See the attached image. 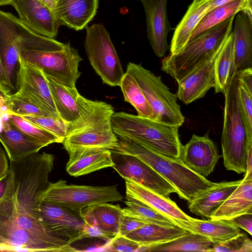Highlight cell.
<instances>
[{
  "label": "cell",
  "instance_id": "obj_56",
  "mask_svg": "<svg viewBox=\"0 0 252 252\" xmlns=\"http://www.w3.org/2000/svg\"><path fill=\"white\" fill-rule=\"evenodd\" d=\"M56 1V2L57 1V0H55Z\"/></svg>",
  "mask_w": 252,
  "mask_h": 252
},
{
  "label": "cell",
  "instance_id": "obj_7",
  "mask_svg": "<svg viewBox=\"0 0 252 252\" xmlns=\"http://www.w3.org/2000/svg\"><path fill=\"white\" fill-rule=\"evenodd\" d=\"M85 29L84 46L92 66L103 84L120 86L125 73L109 32L100 24Z\"/></svg>",
  "mask_w": 252,
  "mask_h": 252
},
{
  "label": "cell",
  "instance_id": "obj_53",
  "mask_svg": "<svg viewBox=\"0 0 252 252\" xmlns=\"http://www.w3.org/2000/svg\"><path fill=\"white\" fill-rule=\"evenodd\" d=\"M15 0H0V6L10 5L11 3Z\"/></svg>",
  "mask_w": 252,
  "mask_h": 252
},
{
  "label": "cell",
  "instance_id": "obj_30",
  "mask_svg": "<svg viewBox=\"0 0 252 252\" xmlns=\"http://www.w3.org/2000/svg\"><path fill=\"white\" fill-rule=\"evenodd\" d=\"M45 77L59 116L66 124L77 120L80 116V108L77 101L79 93L76 88L67 87Z\"/></svg>",
  "mask_w": 252,
  "mask_h": 252
},
{
  "label": "cell",
  "instance_id": "obj_42",
  "mask_svg": "<svg viewBox=\"0 0 252 252\" xmlns=\"http://www.w3.org/2000/svg\"><path fill=\"white\" fill-rule=\"evenodd\" d=\"M106 247L108 251L119 252H141L142 248L136 242L117 234L109 240Z\"/></svg>",
  "mask_w": 252,
  "mask_h": 252
},
{
  "label": "cell",
  "instance_id": "obj_18",
  "mask_svg": "<svg viewBox=\"0 0 252 252\" xmlns=\"http://www.w3.org/2000/svg\"><path fill=\"white\" fill-rule=\"evenodd\" d=\"M220 52L197 66L178 83V90L176 94L184 103L187 105L203 97L211 88L214 87L215 64Z\"/></svg>",
  "mask_w": 252,
  "mask_h": 252
},
{
  "label": "cell",
  "instance_id": "obj_36",
  "mask_svg": "<svg viewBox=\"0 0 252 252\" xmlns=\"http://www.w3.org/2000/svg\"><path fill=\"white\" fill-rule=\"evenodd\" d=\"M5 105L10 114L20 116L55 117L44 110L34 99L19 90L14 94L7 95Z\"/></svg>",
  "mask_w": 252,
  "mask_h": 252
},
{
  "label": "cell",
  "instance_id": "obj_57",
  "mask_svg": "<svg viewBox=\"0 0 252 252\" xmlns=\"http://www.w3.org/2000/svg\"><path fill=\"white\" fill-rule=\"evenodd\" d=\"M140 0V1H141L142 0Z\"/></svg>",
  "mask_w": 252,
  "mask_h": 252
},
{
  "label": "cell",
  "instance_id": "obj_37",
  "mask_svg": "<svg viewBox=\"0 0 252 252\" xmlns=\"http://www.w3.org/2000/svg\"><path fill=\"white\" fill-rule=\"evenodd\" d=\"M7 120L23 133L44 147L54 143H62L58 137L50 132L26 120L20 116L9 114L7 115Z\"/></svg>",
  "mask_w": 252,
  "mask_h": 252
},
{
  "label": "cell",
  "instance_id": "obj_22",
  "mask_svg": "<svg viewBox=\"0 0 252 252\" xmlns=\"http://www.w3.org/2000/svg\"><path fill=\"white\" fill-rule=\"evenodd\" d=\"M242 180L214 183L210 188L199 193L189 202V209L193 214L211 219L217 210L234 191Z\"/></svg>",
  "mask_w": 252,
  "mask_h": 252
},
{
  "label": "cell",
  "instance_id": "obj_48",
  "mask_svg": "<svg viewBox=\"0 0 252 252\" xmlns=\"http://www.w3.org/2000/svg\"><path fill=\"white\" fill-rule=\"evenodd\" d=\"M10 114L5 104H0V131L1 130L3 122L7 119V115Z\"/></svg>",
  "mask_w": 252,
  "mask_h": 252
},
{
  "label": "cell",
  "instance_id": "obj_44",
  "mask_svg": "<svg viewBox=\"0 0 252 252\" xmlns=\"http://www.w3.org/2000/svg\"><path fill=\"white\" fill-rule=\"evenodd\" d=\"M228 220L239 228L245 230L251 235H252V214H243L233 217Z\"/></svg>",
  "mask_w": 252,
  "mask_h": 252
},
{
  "label": "cell",
  "instance_id": "obj_50",
  "mask_svg": "<svg viewBox=\"0 0 252 252\" xmlns=\"http://www.w3.org/2000/svg\"><path fill=\"white\" fill-rule=\"evenodd\" d=\"M242 12H244L249 20L252 22V0H245Z\"/></svg>",
  "mask_w": 252,
  "mask_h": 252
},
{
  "label": "cell",
  "instance_id": "obj_13",
  "mask_svg": "<svg viewBox=\"0 0 252 252\" xmlns=\"http://www.w3.org/2000/svg\"><path fill=\"white\" fill-rule=\"evenodd\" d=\"M16 82L19 90L34 99L44 110L54 116L60 117L42 70L20 56Z\"/></svg>",
  "mask_w": 252,
  "mask_h": 252
},
{
  "label": "cell",
  "instance_id": "obj_43",
  "mask_svg": "<svg viewBox=\"0 0 252 252\" xmlns=\"http://www.w3.org/2000/svg\"><path fill=\"white\" fill-rule=\"evenodd\" d=\"M114 236L102 230L94 225H87L84 223V227L81 234V240L86 238H99L110 240Z\"/></svg>",
  "mask_w": 252,
  "mask_h": 252
},
{
  "label": "cell",
  "instance_id": "obj_41",
  "mask_svg": "<svg viewBox=\"0 0 252 252\" xmlns=\"http://www.w3.org/2000/svg\"><path fill=\"white\" fill-rule=\"evenodd\" d=\"M146 223H149L133 214L127 207L124 208L120 214L117 235L125 236Z\"/></svg>",
  "mask_w": 252,
  "mask_h": 252
},
{
  "label": "cell",
  "instance_id": "obj_55",
  "mask_svg": "<svg viewBox=\"0 0 252 252\" xmlns=\"http://www.w3.org/2000/svg\"><path fill=\"white\" fill-rule=\"evenodd\" d=\"M0 246H5V247H7V248L9 249V250H10H10L9 248V247H8L6 246V244L5 243V242H4L3 241V240H2L1 238H0Z\"/></svg>",
  "mask_w": 252,
  "mask_h": 252
},
{
  "label": "cell",
  "instance_id": "obj_15",
  "mask_svg": "<svg viewBox=\"0 0 252 252\" xmlns=\"http://www.w3.org/2000/svg\"><path fill=\"white\" fill-rule=\"evenodd\" d=\"M145 16L147 37L155 54L165 56L170 48L167 43L168 32L174 30L167 18V0H142Z\"/></svg>",
  "mask_w": 252,
  "mask_h": 252
},
{
  "label": "cell",
  "instance_id": "obj_20",
  "mask_svg": "<svg viewBox=\"0 0 252 252\" xmlns=\"http://www.w3.org/2000/svg\"><path fill=\"white\" fill-rule=\"evenodd\" d=\"M98 0H57L55 14L60 25L82 30L97 12Z\"/></svg>",
  "mask_w": 252,
  "mask_h": 252
},
{
  "label": "cell",
  "instance_id": "obj_23",
  "mask_svg": "<svg viewBox=\"0 0 252 252\" xmlns=\"http://www.w3.org/2000/svg\"><path fill=\"white\" fill-rule=\"evenodd\" d=\"M238 13L232 31L234 46L230 75L235 71L252 68V22L244 12Z\"/></svg>",
  "mask_w": 252,
  "mask_h": 252
},
{
  "label": "cell",
  "instance_id": "obj_27",
  "mask_svg": "<svg viewBox=\"0 0 252 252\" xmlns=\"http://www.w3.org/2000/svg\"><path fill=\"white\" fill-rule=\"evenodd\" d=\"M188 232L177 225L149 223L125 236L139 244L142 247L141 251H146L150 247L172 241Z\"/></svg>",
  "mask_w": 252,
  "mask_h": 252
},
{
  "label": "cell",
  "instance_id": "obj_16",
  "mask_svg": "<svg viewBox=\"0 0 252 252\" xmlns=\"http://www.w3.org/2000/svg\"><path fill=\"white\" fill-rule=\"evenodd\" d=\"M10 5L18 18L33 31L43 36L55 38L60 26L55 13L39 0H15Z\"/></svg>",
  "mask_w": 252,
  "mask_h": 252
},
{
  "label": "cell",
  "instance_id": "obj_11",
  "mask_svg": "<svg viewBox=\"0 0 252 252\" xmlns=\"http://www.w3.org/2000/svg\"><path fill=\"white\" fill-rule=\"evenodd\" d=\"M112 167L124 179L139 184L160 195L176 193L175 188L148 164L136 157L111 152Z\"/></svg>",
  "mask_w": 252,
  "mask_h": 252
},
{
  "label": "cell",
  "instance_id": "obj_9",
  "mask_svg": "<svg viewBox=\"0 0 252 252\" xmlns=\"http://www.w3.org/2000/svg\"><path fill=\"white\" fill-rule=\"evenodd\" d=\"M19 56L41 69L45 76L69 88H75L81 75L78 70L82 59L69 42L61 50L24 49Z\"/></svg>",
  "mask_w": 252,
  "mask_h": 252
},
{
  "label": "cell",
  "instance_id": "obj_24",
  "mask_svg": "<svg viewBox=\"0 0 252 252\" xmlns=\"http://www.w3.org/2000/svg\"><path fill=\"white\" fill-rule=\"evenodd\" d=\"M0 142L10 161L21 159L44 147L19 130L7 119L4 121L0 131Z\"/></svg>",
  "mask_w": 252,
  "mask_h": 252
},
{
  "label": "cell",
  "instance_id": "obj_47",
  "mask_svg": "<svg viewBox=\"0 0 252 252\" xmlns=\"http://www.w3.org/2000/svg\"><path fill=\"white\" fill-rule=\"evenodd\" d=\"M8 184V173L0 179V201L5 196Z\"/></svg>",
  "mask_w": 252,
  "mask_h": 252
},
{
  "label": "cell",
  "instance_id": "obj_6",
  "mask_svg": "<svg viewBox=\"0 0 252 252\" xmlns=\"http://www.w3.org/2000/svg\"><path fill=\"white\" fill-rule=\"evenodd\" d=\"M126 72L130 74L140 87L153 113V121L168 126L180 127L184 122L177 96L171 93L162 81L141 64L129 63Z\"/></svg>",
  "mask_w": 252,
  "mask_h": 252
},
{
  "label": "cell",
  "instance_id": "obj_34",
  "mask_svg": "<svg viewBox=\"0 0 252 252\" xmlns=\"http://www.w3.org/2000/svg\"><path fill=\"white\" fill-rule=\"evenodd\" d=\"M120 87L125 101L130 103L134 107L138 116L152 120L151 108L134 78L126 72Z\"/></svg>",
  "mask_w": 252,
  "mask_h": 252
},
{
  "label": "cell",
  "instance_id": "obj_52",
  "mask_svg": "<svg viewBox=\"0 0 252 252\" xmlns=\"http://www.w3.org/2000/svg\"><path fill=\"white\" fill-rule=\"evenodd\" d=\"M0 89V104H5L7 95Z\"/></svg>",
  "mask_w": 252,
  "mask_h": 252
},
{
  "label": "cell",
  "instance_id": "obj_32",
  "mask_svg": "<svg viewBox=\"0 0 252 252\" xmlns=\"http://www.w3.org/2000/svg\"><path fill=\"white\" fill-rule=\"evenodd\" d=\"M238 98L248 142L252 144V68L238 72Z\"/></svg>",
  "mask_w": 252,
  "mask_h": 252
},
{
  "label": "cell",
  "instance_id": "obj_4",
  "mask_svg": "<svg viewBox=\"0 0 252 252\" xmlns=\"http://www.w3.org/2000/svg\"><path fill=\"white\" fill-rule=\"evenodd\" d=\"M238 72L229 77L224 91L225 104L221 147L223 164L227 170L238 174L245 173L249 150L245 126L241 114L238 98Z\"/></svg>",
  "mask_w": 252,
  "mask_h": 252
},
{
  "label": "cell",
  "instance_id": "obj_38",
  "mask_svg": "<svg viewBox=\"0 0 252 252\" xmlns=\"http://www.w3.org/2000/svg\"><path fill=\"white\" fill-rule=\"evenodd\" d=\"M125 203L131 212L147 223L168 226L177 225L172 220L138 199L126 195Z\"/></svg>",
  "mask_w": 252,
  "mask_h": 252
},
{
  "label": "cell",
  "instance_id": "obj_33",
  "mask_svg": "<svg viewBox=\"0 0 252 252\" xmlns=\"http://www.w3.org/2000/svg\"><path fill=\"white\" fill-rule=\"evenodd\" d=\"M234 36L231 32L215 62L214 86L216 93H223L228 82L234 59Z\"/></svg>",
  "mask_w": 252,
  "mask_h": 252
},
{
  "label": "cell",
  "instance_id": "obj_28",
  "mask_svg": "<svg viewBox=\"0 0 252 252\" xmlns=\"http://www.w3.org/2000/svg\"><path fill=\"white\" fill-rule=\"evenodd\" d=\"M179 226L189 232L202 234L213 243L222 242L240 233L239 228L228 220H202L190 217V221H181Z\"/></svg>",
  "mask_w": 252,
  "mask_h": 252
},
{
  "label": "cell",
  "instance_id": "obj_25",
  "mask_svg": "<svg viewBox=\"0 0 252 252\" xmlns=\"http://www.w3.org/2000/svg\"><path fill=\"white\" fill-rule=\"evenodd\" d=\"M245 213L252 214V177L245 175L241 183L211 219L228 220Z\"/></svg>",
  "mask_w": 252,
  "mask_h": 252
},
{
  "label": "cell",
  "instance_id": "obj_45",
  "mask_svg": "<svg viewBox=\"0 0 252 252\" xmlns=\"http://www.w3.org/2000/svg\"><path fill=\"white\" fill-rule=\"evenodd\" d=\"M0 89L4 93L9 94L12 90L6 77L0 56Z\"/></svg>",
  "mask_w": 252,
  "mask_h": 252
},
{
  "label": "cell",
  "instance_id": "obj_14",
  "mask_svg": "<svg viewBox=\"0 0 252 252\" xmlns=\"http://www.w3.org/2000/svg\"><path fill=\"white\" fill-rule=\"evenodd\" d=\"M221 157L207 133L203 136L193 134L186 145H182L179 158L187 167L206 178Z\"/></svg>",
  "mask_w": 252,
  "mask_h": 252
},
{
  "label": "cell",
  "instance_id": "obj_17",
  "mask_svg": "<svg viewBox=\"0 0 252 252\" xmlns=\"http://www.w3.org/2000/svg\"><path fill=\"white\" fill-rule=\"evenodd\" d=\"M112 116L95 124L65 136L62 142L65 150L76 147L104 148L112 150L117 145L118 138L113 131Z\"/></svg>",
  "mask_w": 252,
  "mask_h": 252
},
{
  "label": "cell",
  "instance_id": "obj_26",
  "mask_svg": "<svg viewBox=\"0 0 252 252\" xmlns=\"http://www.w3.org/2000/svg\"><path fill=\"white\" fill-rule=\"evenodd\" d=\"M211 0H193L175 29L170 46V54L177 53L187 44L193 31L206 14Z\"/></svg>",
  "mask_w": 252,
  "mask_h": 252
},
{
  "label": "cell",
  "instance_id": "obj_2",
  "mask_svg": "<svg viewBox=\"0 0 252 252\" xmlns=\"http://www.w3.org/2000/svg\"><path fill=\"white\" fill-rule=\"evenodd\" d=\"M110 151L140 159L168 181L179 196L188 202L214 184L187 167L179 158L163 154L134 140L118 138L117 146Z\"/></svg>",
  "mask_w": 252,
  "mask_h": 252
},
{
  "label": "cell",
  "instance_id": "obj_10",
  "mask_svg": "<svg viewBox=\"0 0 252 252\" xmlns=\"http://www.w3.org/2000/svg\"><path fill=\"white\" fill-rule=\"evenodd\" d=\"M0 238L10 251L57 252L53 247L18 225L11 198L0 201Z\"/></svg>",
  "mask_w": 252,
  "mask_h": 252
},
{
  "label": "cell",
  "instance_id": "obj_49",
  "mask_svg": "<svg viewBox=\"0 0 252 252\" xmlns=\"http://www.w3.org/2000/svg\"><path fill=\"white\" fill-rule=\"evenodd\" d=\"M233 0H211L209 3L207 13L211 10L218 6H220V5H222L223 4L228 3Z\"/></svg>",
  "mask_w": 252,
  "mask_h": 252
},
{
  "label": "cell",
  "instance_id": "obj_39",
  "mask_svg": "<svg viewBox=\"0 0 252 252\" xmlns=\"http://www.w3.org/2000/svg\"><path fill=\"white\" fill-rule=\"evenodd\" d=\"M26 120L50 132L63 142L66 136V125L61 117L21 116Z\"/></svg>",
  "mask_w": 252,
  "mask_h": 252
},
{
  "label": "cell",
  "instance_id": "obj_54",
  "mask_svg": "<svg viewBox=\"0 0 252 252\" xmlns=\"http://www.w3.org/2000/svg\"><path fill=\"white\" fill-rule=\"evenodd\" d=\"M5 251H10V250L7 247L0 245V252Z\"/></svg>",
  "mask_w": 252,
  "mask_h": 252
},
{
  "label": "cell",
  "instance_id": "obj_19",
  "mask_svg": "<svg viewBox=\"0 0 252 252\" xmlns=\"http://www.w3.org/2000/svg\"><path fill=\"white\" fill-rule=\"evenodd\" d=\"M69 160L66 170L71 176L79 177L114 165L111 151L107 149L76 147L66 150Z\"/></svg>",
  "mask_w": 252,
  "mask_h": 252
},
{
  "label": "cell",
  "instance_id": "obj_58",
  "mask_svg": "<svg viewBox=\"0 0 252 252\" xmlns=\"http://www.w3.org/2000/svg\"><path fill=\"white\" fill-rule=\"evenodd\" d=\"M1 90V89H0Z\"/></svg>",
  "mask_w": 252,
  "mask_h": 252
},
{
  "label": "cell",
  "instance_id": "obj_29",
  "mask_svg": "<svg viewBox=\"0 0 252 252\" xmlns=\"http://www.w3.org/2000/svg\"><path fill=\"white\" fill-rule=\"evenodd\" d=\"M122 208L109 202L95 204L83 209L81 215L87 225H94L115 236L118 232Z\"/></svg>",
  "mask_w": 252,
  "mask_h": 252
},
{
  "label": "cell",
  "instance_id": "obj_40",
  "mask_svg": "<svg viewBox=\"0 0 252 252\" xmlns=\"http://www.w3.org/2000/svg\"><path fill=\"white\" fill-rule=\"evenodd\" d=\"M252 252V240L245 233H240L227 241L213 243L210 252Z\"/></svg>",
  "mask_w": 252,
  "mask_h": 252
},
{
  "label": "cell",
  "instance_id": "obj_8",
  "mask_svg": "<svg viewBox=\"0 0 252 252\" xmlns=\"http://www.w3.org/2000/svg\"><path fill=\"white\" fill-rule=\"evenodd\" d=\"M116 185L89 186L68 185L60 180L50 182L41 194L40 201L51 202L81 213L84 208L95 204L115 202L123 199Z\"/></svg>",
  "mask_w": 252,
  "mask_h": 252
},
{
  "label": "cell",
  "instance_id": "obj_3",
  "mask_svg": "<svg viewBox=\"0 0 252 252\" xmlns=\"http://www.w3.org/2000/svg\"><path fill=\"white\" fill-rule=\"evenodd\" d=\"M235 15L190 38L177 53L170 54L161 63V70L178 83L197 66L220 51L231 32Z\"/></svg>",
  "mask_w": 252,
  "mask_h": 252
},
{
  "label": "cell",
  "instance_id": "obj_12",
  "mask_svg": "<svg viewBox=\"0 0 252 252\" xmlns=\"http://www.w3.org/2000/svg\"><path fill=\"white\" fill-rule=\"evenodd\" d=\"M39 219L49 232L65 239L70 244L81 240L84 227L81 213L43 201L40 206Z\"/></svg>",
  "mask_w": 252,
  "mask_h": 252
},
{
  "label": "cell",
  "instance_id": "obj_21",
  "mask_svg": "<svg viewBox=\"0 0 252 252\" xmlns=\"http://www.w3.org/2000/svg\"><path fill=\"white\" fill-rule=\"evenodd\" d=\"M126 195L138 199L172 220L179 226L181 221H190V216L184 213L173 201L158 194L142 185L125 179Z\"/></svg>",
  "mask_w": 252,
  "mask_h": 252
},
{
  "label": "cell",
  "instance_id": "obj_5",
  "mask_svg": "<svg viewBox=\"0 0 252 252\" xmlns=\"http://www.w3.org/2000/svg\"><path fill=\"white\" fill-rule=\"evenodd\" d=\"M111 124L118 138L135 141L170 157H180L182 144L178 126L124 112L114 113Z\"/></svg>",
  "mask_w": 252,
  "mask_h": 252
},
{
  "label": "cell",
  "instance_id": "obj_46",
  "mask_svg": "<svg viewBox=\"0 0 252 252\" xmlns=\"http://www.w3.org/2000/svg\"><path fill=\"white\" fill-rule=\"evenodd\" d=\"M8 169L9 165L6 155L0 146V179L7 174Z\"/></svg>",
  "mask_w": 252,
  "mask_h": 252
},
{
  "label": "cell",
  "instance_id": "obj_51",
  "mask_svg": "<svg viewBox=\"0 0 252 252\" xmlns=\"http://www.w3.org/2000/svg\"><path fill=\"white\" fill-rule=\"evenodd\" d=\"M245 176L252 177V148L248 152V155L247 161V170Z\"/></svg>",
  "mask_w": 252,
  "mask_h": 252
},
{
  "label": "cell",
  "instance_id": "obj_35",
  "mask_svg": "<svg viewBox=\"0 0 252 252\" xmlns=\"http://www.w3.org/2000/svg\"><path fill=\"white\" fill-rule=\"evenodd\" d=\"M244 3L245 0H235L211 10L199 22L190 38L242 11Z\"/></svg>",
  "mask_w": 252,
  "mask_h": 252
},
{
  "label": "cell",
  "instance_id": "obj_1",
  "mask_svg": "<svg viewBox=\"0 0 252 252\" xmlns=\"http://www.w3.org/2000/svg\"><path fill=\"white\" fill-rule=\"evenodd\" d=\"M54 160L53 154L43 152L10 161L8 188L4 198H12L18 210L40 220V197L50 183Z\"/></svg>",
  "mask_w": 252,
  "mask_h": 252
},
{
  "label": "cell",
  "instance_id": "obj_31",
  "mask_svg": "<svg viewBox=\"0 0 252 252\" xmlns=\"http://www.w3.org/2000/svg\"><path fill=\"white\" fill-rule=\"evenodd\" d=\"M213 242L202 234L192 232L172 241L151 246L148 252L191 251L210 252Z\"/></svg>",
  "mask_w": 252,
  "mask_h": 252
}]
</instances>
